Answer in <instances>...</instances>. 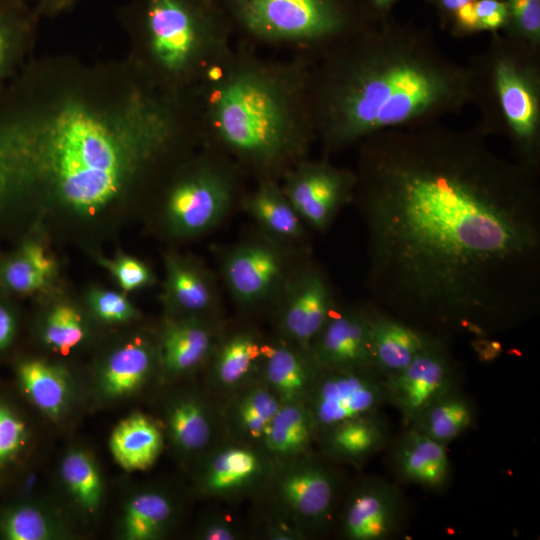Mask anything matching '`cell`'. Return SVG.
Segmentation results:
<instances>
[{"label":"cell","mask_w":540,"mask_h":540,"mask_svg":"<svg viewBox=\"0 0 540 540\" xmlns=\"http://www.w3.org/2000/svg\"><path fill=\"white\" fill-rule=\"evenodd\" d=\"M308 354L324 370L375 368L368 306L335 305Z\"/></svg>","instance_id":"obj_13"},{"label":"cell","mask_w":540,"mask_h":540,"mask_svg":"<svg viewBox=\"0 0 540 540\" xmlns=\"http://www.w3.org/2000/svg\"><path fill=\"white\" fill-rule=\"evenodd\" d=\"M153 365L151 348L141 340L116 349L105 362L100 376L104 395L118 398L132 394L146 381Z\"/></svg>","instance_id":"obj_28"},{"label":"cell","mask_w":540,"mask_h":540,"mask_svg":"<svg viewBox=\"0 0 540 540\" xmlns=\"http://www.w3.org/2000/svg\"><path fill=\"white\" fill-rule=\"evenodd\" d=\"M235 41L315 64L374 25L361 0H217Z\"/></svg>","instance_id":"obj_7"},{"label":"cell","mask_w":540,"mask_h":540,"mask_svg":"<svg viewBox=\"0 0 540 540\" xmlns=\"http://www.w3.org/2000/svg\"><path fill=\"white\" fill-rule=\"evenodd\" d=\"M355 173L374 305L445 340L536 314L540 170L437 122L365 138Z\"/></svg>","instance_id":"obj_1"},{"label":"cell","mask_w":540,"mask_h":540,"mask_svg":"<svg viewBox=\"0 0 540 540\" xmlns=\"http://www.w3.org/2000/svg\"><path fill=\"white\" fill-rule=\"evenodd\" d=\"M479 32H503L509 23L508 8L503 0H475L473 3Z\"/></svg>","instance_id":"obj_43"},{"label":"cell","mask_w":540,"mask_h":540,"mask_svg":"<svg viewBox=\"0 0 540 540\" xmlns=\"http://www.w3.org/2000/svg\"><path fill=\"white\" fill-rule=\"evenodd\" d=\"M304 404L319 435L343 421L379 412L387 404L385 377L376 368L321 369Z\"/></svg>","instance_id":"obj_10"},{"label":"cell","mask_w":540,"mask_h":540,"mask_svg":"<svg viewBox=\"0 0 540 540\" xmlns=\"http://www.w3.org/2000/svg\"><path fill=\"white\" fill-rule=\"evenodd\" d=\"M509 23L503 33L540 46V0H503Z\"/></svg>","instance_id":"obj_39"},{"label":"cell","mask_w":540,"mask_h":540,"mask_svg":"<svg viewBox=\"0 0 540 540\" xmlns=\"http://www.w3.org/2000/svg\"><path fill=\"white\" fill-rule=\"evenodd\" d=\"M309 98L324 156L386 130L440 122L471 104L467 65L433 33L389 17L316 62Z\"/></svg>","instance_id":"obj_3"},{"label":"cell","mask_w":540,"mask_h":540,"mask_svg":"<svg viewBox=\"0 0 540 540\" xmlns=\"http://www.w3.org/2000/svg\"><path fill=\"white\" fill-rule=\"evenodd\" d=\"M199 538L204 540H235L239 538L237 528L223 517H213L202 526Z\"/></svg>","instance_id":"obj_45"},{"label":"cell","mask_w":540,"mask_h":540,"mask_svg":"<svg viewBox=\"0 0 540 540\" xmlns=\"http://www.w3.org/2000/svg\"><path fill=\"white\" fill-rule=\"evenodd\" d=\"M197 145L189 92L162 89L127 56L30 58L0 83V225L102 212Z\"/></svg>","instance_id":"obj_2"},{"label":"cell","mask_w":540,"mask_h":540,"mask_svg":"<svg viewBox=\"0 0 540 540\" xmlns=\"http://www.w3.org/2000/svg\"><path fill=\"white\" fill-rule=\"evenodd\" d=\"M118 20L129 41L127 57L172 93L191 90L233 46L217 0H125Z\"/></svg>","instance_id":"obj_5"},{"label":"cell","mask_w":540,"mask_h":540,"mask_svg":"<svg viewBox=\"0 0 540 540\" xmlns=\"http://www.w3.org/2000/svg\"><path fill=\"white\" fill-rule=\"evenodd\" d=\"M407 512L399 487L386 479L366 477L351 491L342 515L349 540H387L402 527Z\"/></svg>","instance_id":"obj_12"},{"label":"cell","mask_w":540,"mask_h":540,"mask_svg":"<svg viewBox=\"0 0 540 540\" xmlns=\"http://www.w3.org/2000/svg\"><path fill=\"white\" fill-rule=\"evenodd\" d=\"M79 0H37L35 10L40 18H54L71 11Z\"/></svg>","instance_id":"obj_46"},{"label":"cell","mask_w":540,"mask_h":540,"mask_svg":"<svg viewBox=\"0 0 540 540\" xmlns=\"http://www.w3.org/2000/svg\"><path fill=\"white\" fill-rule=\"evenodd\" d=\"M17 316L12 305L0 297V353L14 341L17 333Z\"/></svg>","instance_id":"obj_44"},{"label":"cell","mask_w":540,"mask_h":540,"mask_svg":"<svg viewBox=\"0 0 540 540\" xmlns=\"http://www.w3.org/2000/svg\"><path fill=\"white\" fill-rule=\"evenodd\" d=\"M281 178L280 186L297 214L318 231L326 230L339 210L354 200L356 173L333 164L327 156L306 158Z\"/></svg>","instance_id":"obj_9"},{"label":"cell","mask_w":540,"mask_h":540,"mask_svg":"<svg viewBox=\"0 0 540 540\" xmlns=\"http://www.w3.org/2000/svg\"><path fill=\"white\" fill-rule=\"evenodd\" d=\"M264 472V462L257 452L248 447L229 446L209 459L201 487L212 496H229L256 484Z\"/></svg>","instance_id":"obj_21"},{"label":"cell","mask_w":540,"mask_h":540,"mask_svg":"<svg viewBox=\"0 0 540 540\" xmlns=\"http://www.w3.org/2000/svg\"><path fill=\"white\" fill-rule=\"evenodd\" d=\"M335 305L326 277L318 269L310 268L299 277L288 299L283 326L308 353Z\"/></svg>","instance_id":"obj_17"},{"label":"cell","mask_w":540,"mask_h":540,"mask_svg":"<svg viewBox=\"0 0 540 540\" xmlns=\"http://www.w3.org/2000/svg\"><path fill=\"white\" fill-rule=\"evenodd\" d=\"M40 20L34 6L0 0V83L12 78L30 59Z\"/></svg>","instance_id":"obj_20"},{"label":"cell","mask_w":540,"mask_h":540,"mask_svg":"<svg viewBox=\"0 0 540 540\" xmlns=\"http://www.w3.org/2000/svg\"><path fill=\"white\" fill-rule=\"evenodd\" d=\"M55 272L52 256L40 243L27 238L0 260V290L6 294H32L46 288Z\"/></svg>","instance_id":"obj_23"},{"label":"cell","mask_w":540,"mask_h":540,"mask_svg":"<svg viewBox=\"0 0 540 540\" xmlns=\"http://www.w3.org/2000/svg\"><path fill=\"white\" fill-rule=\"evenodd\" d=\"M261 355V347L248 333H238L229 338L220 348L215 365V378L222 386L231 387L249 373Z\"/></svg>","instance_id":"obj_35"},{"label":"cell","mask_w":540,"mask_h":540,"mask_svg":"<svg viewBox=\"0 0 540 540\" xmlns=\"http://www.w3.org/2000/svg\"><path fill=\"white\" fill-rule=\"evenodd\" d=\"M457 373L446 340L438 338L409 365L385 377L387 403L406 426L431 403L457 389Z\"/></svg>","instance_id":"obj_11"},{"label":"cell","mask_w":540,"mask_h":540,"mask_svg":"<svg viewBox=\"0 0 540 540\" xmlns=\"http://www.w3.org/2000/svg\"><path fill=\"white\" fill-rule=\"evenodd\" d=\"M368 312L374 367L384 377L405 368L439 338L373 303L368 305Z\"/></svg>","instance_id":"obj_16"},{"label":"cell","mask_w":540,"mask_h":540,"mask_svg":"<svg viewBox=\"0 0 540 540\" xmlns=\"http://www.w3.org/2000/svg\"><path fill=\"white\" fill-rule=\"evenodd\" d=\"M446 447L408 425L392 445L393 472L402 482L441 493L448 487L452 472Z\"/></svg>","instance_id":"obj_15"},{"label":"cell","mask_w":540,"mask_h":540,"mask_svg":"<svg viewBox=\"0 0 540 540\" xmlns=\"http://www.w3.org/2000/svg\"><path fill=\"white\" fill-rule=\"evenodd\" d=\"M399 0H361L366 16L372 24L391 17V12Z\"/></svg>","instance_id":"obj_47"},{"label":"cell","mask_w":540,"mask_h":540,"mask_svg":"<svg viewBox=\"0 0 540 540\" xmlns=\"http://www.w3.org/2000/svg\"><path fill=\"white\" fill-rule=\"evenodd\" d=\"M319 435L330 457L352 464L367 460L391 440L389 424L380 411L343 421Z\"/></svg>","instance_id":"obj_19"},{"label":"cell","mask_w":540,"mask_h":540,"mask_svg":"<svg viewBox=\"0 0 540 540\" xmlns=\"http://www.w3.org/2000/svg\"><path fill=\"white\" fill-rule=\"evenodd\" d=\"M280 406L281 402L270 388L253 387L238 401L234 413L236 424L248 438L262 441L267 426Z\"/></svg>","instance_id":"obj_36"},{"label":"cell","mask_w":540,"mask_h":540,"mask_svg":"<svg viewBox=\"0 0 540 540\" xmlns=\"http://www.w3.org/2000/svg\"><path fill=\"white\" fill-rule=\"evenodd\" d=\"M167 169L164 212L170 231L195 236L212 229L230 210L240 192V168L226 156L202 147Z\"/></svg>","instance_id":"obj_8"},{"label":"cell","mask_w":540,"mask_h":540,"mask_svg":"<svg viewBox=\"0 0 540 540\" xmlns=\"http://www.w3.org/2000/svg\"><path fill=\"white\" fill-rule=\"evenodd\" d=\"M16 375L39 410L51 417L63 412L70 397V382L63 369L40 359H25L18 363Z\"/></svg>","instance_id":"obj_26"},{"label":"cell","mask_w":540,"mask_h":540,"mask_svg":"<svg viewBox=\"0 0 540 540\" xmlns=\"http://www.w3.org/2000/svg\"><path fill=\"white\" fill-rule=\"evenodd\" d=\"M166 266L167 293L174 306L188 313H200L211 306L213 288L202 271L173 256Z\"/></svg>","instance_id":"obj_32"},{"label":"cell","mask_w":540,"mask_h":540,"mask_svg":"<svg viewBox=\"0 0 540 540\" xmlns=\"http://www.w3.org/2000/svg\"><path fill=\"white\" fill-rule=\"evenodd\" d=\"M337 493L335 474L310 459L284 470L275 484V496L293 521L317 529L328 524Z\"/></svg>","instance_id":"obj_14"},{"label":"cell","mask_w":540,"mask_h":540,"mask_svg":"<svg viewBox=\"0 0 540 540\" xmlns=\"http://www.w3.org/2000/svg\"><path fill=\"white\" fill-rule=\"evenodd\" d=\"M9 1H14V2H20V3H28V4H30L31 2H35V3H36L37 0H9Z\"/></svg>","instance_id":"obj_49"},{"label":"cell","mask_w":540,"mask_h":540,"mask_svg":"<svg viewBox=\"0 0 540 540\" xmlns=\"http://www.w3.org/2000/svg\"><path fill=\"white\" fill-rule=\"evenodd\" d=\"M278 254L263 244H247L231 252L225 278L237 300L250 303L264 298L281 274Z\"/></svg>","instance_id":"obj_18"},{"label":"cell","mask_w":540,"mask_h":540,"mask_svg":"<svg viewBox=\"0 0 540 540\" xmlns=\"http://www.w3.org/2000/svg\"><path fill=\"white\" fill-rule=\"evenodd\" d=\"M467 67L476 126L505 138L514 161L540 170V46L494 33Z\"/></svg>","instance_id":"obj_6"},{"label":"cell","mask_w":540,"mask_h":540,"mask_svg":"<svg viewBox=\"0 0 540 540\" xmlns=\"http://www.w3.org/2000/svg\"><path fill=\"white\" fill-rule=\"evenodd\" d=\"M88 303L94 314L108 323L127 322L136 315V309L128 298L116 291L92 289L88 294Z\"/></svg>","instance_id":"obj_40"},{"label":"cell","mask_w":540,"mask_h":540,"mask_svg":"<svg viewBox=\"0 0 540 540\" xmlns=\"http://www.w3.org/2000/svg\"><path fill=\"white\" fill-rule=\"evenodd\" d=\"M243 204L257 222L272 234L284 238L302 235V219L277 180H257L254 190L244 197Z\"/></svg>","instance_id":"obj_29"},{"label":"cell","mask_w":540,"mask_h":540,"mask_svg":"<svg viewBox=\"0 0 540 540\" xmlns=\"http://www.w3.org/2000/svg\"><path fill=\"white\" fill-rule=\"evenodd\" d=\"M85 334L80 313L69 304L54 306L47 314L42 330L44 342L61 353H68L80 344Z\"/></svg>","instance_id":"obj_38"},{"label":"cell","mask_w":540,"mask_h":540,"mask_svg":"<svg viewBox=\"0 0 540 540\" xmlns=\"http://www.w3.org/2000/svg\"><path fill=\"white\" fill-rule=\"evenodd\" d=\"M474 418L471 402L455 389L427 406L409 425L447 446L472 427Z\"/></svg>","instance_id":"obj_30"},{"label":"cell","mask_w":540,"mask_h":540,"mask_svg":"<svg viewBox=\"0 0 540 540\" xmlns=\"http://www.w3.org/2000/svg\"><path fill=\"white\" fill-rule=\"evenodd\" d=\"M211 343L209 328L196 318L168 324L164 329L160 347L163 370L177 375L193 369L207 356Z\"/></svg>","instance_id":"obj_25"},{"label":"cell","mask_w":540,"mask_h":540,"mask_svg":"<svg viewBox=\"0 0 540 540\" xmlns=\"http://www.w3.org/2000/svg\"><path fill=\"white\" fill-rule=\"evenodd\" d=\"M162 447L161 431L151 419L140 413L119 422L109 439L113 458L127 471L145 470L152 466Z\"/></svg>","instance_id":"obj_24"},{"label":"cell","mask_w":540,"mask_h":540,"mask_svg":"<svg viewBox=\"0 0 540 540\" xmlns=\"http://www.w3.org/2000/svg\"><path fill=\"white\" fill-rule=\"evenodd\" d=\"M173 514L170 499L159 492H144L131 498L121 522L128 540H151L161 535Z\"/></svg>","instance_id":"obj_31"},{"label":"cell","mask_w":540,"mask_h":540,"mask_svg":"<svg viewBox=\"0 0 540 540\" xmlns=\"http://www.w3.org/2000/svg\"><path fill=\"white\" fill-rule=\"evenodd\" d=\"M54 535L50 519L37 507L16 505L0 513V536L6 540H47Z\"/></svg>","instance_id":"obj_37"},{"label":"cell","mask_w":540,"mask_h":540,"mask_svg":"<svg viewBox=\"0 0 540 540\" xmlns=\"http://www.w3.org/2000/svg\"><path fill=\"white\" fill-rule=\"evenodd\" d=\"M473 1L474 0H429L446 22H449L452 15L458 9Z\"/></svg>","instance_id":"obj_48"},{"label":"cell","mask_w":540,"mask_h":540,"mask_svg":"<svg viewBox=\"0 0 540 540\" xmlns=\"http://www.w3.org/2000/svg\"><path fill=\"white\" fill-rule=\"evenodd\" d=\"M168 428L175 445L185 452H196L210 441L211 419L204 405L195 398H183L168 413Z\"/></svg>","instance_id":"obj_33"},{"label":"cell","mask_w":540,"mask_h":540,"mask_svg":"<svg viewBox=\"0 0 540 540\" xmlns=\"http://www.w3.org/2000/svg\"><path fill=\"white\" fill-rule=\"evenodd\" d=\"M105 263L123 290H136L149 285L153 280L149 268L136 258L124 255Z\"/></svg>","instance_id":"obj_42"},{"label":"cell","mask_w":540,"mask_h":540,"mask_svg":"<svg viewBox=\"0 0 540 540\" xmlns=\"http://www.w3.org/2000/svg\"><path fill=\"white\" fill-rule=\"evenodd\" d=\"M318 436L315 421L304 403L281 404L267 426L262 442L279 457L304 455Z\"/></svg>","instance_id":"obj_27"},{"label":"cell","mask_w":540,"mask_h":540,"mask_svg":"<svg viewBox=\"0 0 540 540\" xmlns=\"http://www.w3.org/2000/svg\"><path fill=\"white\" fill-rule=\"evenodd\" d=\"M26 439L24 421L11 408L0 403V467L21 451Z\"/></svg>","instance_id":"obj_41"},{"label":"cell","mask_w":540,"mask_h":540,"mask_svg":"<svg viewBox=\"0 0 540 540\" xmlns=\"http://www.w3.org/2000/svg\"><path fill=\"white\" fill-rule=\"evenodd\" d=\"M313 65L299 56H263L235 41L189 91L199 145L257 180L278 181L308 158L316 141L309 98Z\"/></svg>","instance_id":"obj_4"},{"label":"cell","mask_w":540,"mask_h":540,"mask_svg":"<svg viewBox=\"0 0 540 540\" xmlns=\"http://www.w3.org/2000/svg\"><path fill=\"white\" fill-rule=\"evenodd\" d=\"M60 472L74 499L84 509L95 511L102 500L103 482L92 458L81 450H72L63 458Z\"/></svg>","instance_id":"obj_34"},{"label":"cell","mask_w":540,"mask_h":540,"mask_svg":"<svg viewBox=\"0 0 540 540\" xmlns=\"http://www.w3.org/2000/svg\"><path fill=\"white\" fill-rule=\"evenodd\" d=\"M265 377L281 404L304 403L320 368L310 355L283 346H261Z\"/></svg>","instance_id":"obj_22"}]
</instances>
